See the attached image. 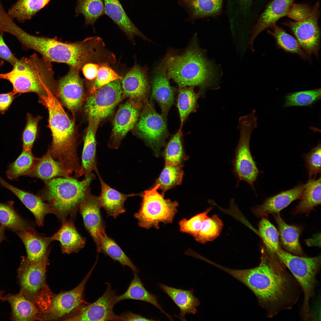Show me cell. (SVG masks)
Listing matches in <instances>:
<instances>
[{
    "mask_svg": "<svg viewBox=\"0 0 321 321\" xmlns=\"http://www.w3.org/2000/svg\"><path fill=\"white\" fill-rule=\"evenodd\" d=\"M286 268L274 253L263 248L258 266L242 270L224 267L223 270L248 287L265 310L266 316L271 318L282 310L292 308L302 289Z\"/></svg>",
    "mask_w": 321,
    "mask_h": 321,
    "instance_id": "1",
    "label": "cell"
},
{
    "mask_svg": "<svg viewBox=\"0 0 321 321\" xmlns=\"http://www.w3.org/2000/svg\"><path fill=\"white\" fill-rule=\"evenodd\" d=\"M13 36L24 50H34L52 62L65 63L70 68L80 71L85 64L98 59L101 49L104 45L101 39L97 36L80 41L64 42L57 38L32 35L20 27L15 30Z\"/></svg>",
    "mask_w": 321,
    "mask_h": 321,
    "instance_id": "2",
    "label": "cell"
},
{
    "mask_svg": "<svg viewBox=\"0 0 321 321\" xmlns=\"http://www.w3.org/2000/svg\"><path fill=\"white\" fill-rule=\"evenodd\" d=\"M161 64L169 79H172L179 87L197 86L202 92L219 88L215 67L195 40L180 54L168 52Z\"/></svg>",
    "mask_w": 321,
    "mask_h": 321,
    "instance_id": "3",
    "label": "cell"
},
{
    "mask_svg": "<svg viewBox=\"0 0 321 321\" xmlns=\"http://www.w3.org/2000/svg\"><path fill=\"white\" fill-rule=\"evenodd\" d=\"M52 92L40 96L48 112L49 126L52 133L51 145L48 152L60 162L70 175L78 173L81 164L77 152L73 121L68 116Z\"/></svg>",
    "mask_w": 321,
    "mask_h": 321,
    "instance_id": "4",
    "label": "cell"
},
{
    "mask_svg": "<svg viewBox=\"0 0 321 321\" xmlns=\"http://www.w3.org/2000/svg\"><path fill=\"white\" fill-rule=\"evenodd\" d=\"M13 67L11 71L0 73V78L11 83L15 94L34 92L40 96L49 91L57 92L52 62L35 53L18 59Z\"/></svg>",
    "mask_w": 321,
    "mask_h": 321,
    "instance_id": "5",
    "label": "cell"
},
{
    "mask_svg": "<svg viewBox=\"0 0 321 321\" xmlns=\"http://www.w3.org/2000/svg\"><path fill=\"white\" fill-rule=\"evenodd\" d=\"M95 178L92 172L81 181L70 176L55 177L44 182L40 196L54 209L61 221L68 216L74 219L80 205L91 193L90 185Z\"/></svg>",
    "mask_w": 321,
    "mask_h": 321,
    "instance_id": "6",
    "label": "cell"
},
{
    "mask_svg": "<svg viewBox=\"0 0 321 321\" xmlns=\"http://www.w3.org/2000/svg\"><path fill=\"white\" fill-rule=\"evenodd\" d=\"M49 255L40 261H30L21 257L17 270V278L20 292L28 300L34 303L40 312L43 314L49 309L54 294L51 291L45 280L46 268Z\"/></svg>",
    "mask_w": 321,
    "mask_h": 321,
    "instance_id": "7",
    "label": "cell"
},
{
    "mask_svg": "<svg viewBox=\"0 0 321 321\" xmlns=\"http://www.w3.org/2000/svg\"><path fill=\"white\" fill-rule=\"evenodd\" d=\"M256 111L240 117L238 128L240 138L236 147L234 158L232 161L233 172L237 179L238 184L246 182L255 190L254 182L259 172L251 153L250 141L253 130L257 126Z\"/></svg>",
    "mask_w": 321,
    "mask_h": 321,
    "instance_id": "8",
    "label": "cell"
},
{
    "mask_svg": "<svg viewBox=\"0 0 321 321\" xmlns=\"http://www.w3.org/2000/svg\"><path fill=\"white\" fill-rule=\"evenodd\" d=\"M280 261L290 270L304 293L302 311L310 313V300L314 295L317 284L316 276L321 267L320 256L313 257L292 254L281 248L274 252Z\"/></svg>",
    "mask_w": 321,
    "mask_h": 321,
    "instance_id": "9",
    "label": "cell"
},
{
    "mask_svg": "<svg viewBox=\"0 0 321 321\" xmlns=\"http://www.w3.org/2000/svg\"><path fill=\"white\" fill-rule=\"evenodd\" d=\"M159 184L144 191L140 208L134 214L139 226L147 229L159 228L160 223H171L177 212L178 203L164 198L157 191Z\"/></svg>",
    "mask_w": 321,
    "mask_h": 321,
    "instance_id": "10",
    "label": "cell"
},
{
    "mask_svg": "<svg viewBox=\"0 0 321 321\" xmlns=\"http://www.w3.org/2000/svg\"><path fill=\"white\" fill-rule=\"evenodd\" d=\"M122 80L113 81L91 94L85 106L89 121L99 124L113 112L121 99Z\"/></svg>",
    "mask_w": 321,
    "mask_h": 321,
    "instance_id": "11",
    "label": "cell"
},
{
    "mask_svg": "<svg viewBox=\"0 0 321 321\" xmlns=\"http://www.w3.org/2000/svg\"><path fill=\"white\" fill-rule=\"evenodd\" d=\"M319 1L313 6L309 17L300 21H288L283 25L289 28L300 45L309 56L318 55L320 46V31L318 21L320 15Z\"/></svg>",
    "mask_w": 321,
    "mask_h": 321,
    "instance_id": "12",
    "label": "cell"
},
{
    "mask_svg": "<svg viewBox=\"0 0 321 321\" xmlns=\"http://www.w3.org/2000/svg\"><path fill=\"white\" fill-rule=\"evenodd\" d=\"M96 263L77 287L70 290L54 295L49 309L39 316L38 320H59L78 307L83 301L85 285L91 276Z\"/></svg>",
    "mask_w": 321,
    "mask_h": 321,
    "instance_id": "13",
    "label": "cell"
},
{
    "mask_svg": "<svg viewBox=\"0 0 321 321\" xmlns=\"http://www.w3.org/2000/svg\"><path fill=\"white\" fill-rule=\"evenodd\" d=\"M106 284V289L101 297L93 303L80 307L76 314L64 320L119 321V316L113 311L117 303L115 291L112 290L110 283Z\"/></svg>",
    "mask_w": 321,
    "mask_h": 321,
    "instance_id": "14",
    "label": "cell"
},
{
    "mask_svg": "<svg viewBox=\"0 0 321 321\" xmlns=\"http://www.w3.org/2000/svg\"><path fill=\"white\" fill-rule=\"evenodd\" d=\"M165 118L148 104L142 111L137 125L140 136L157 152L168 136Z\"/></svg>",
    "mask_w": 321,
    "mask_h": 321,
    "instance_id": "15",
    "label": "cell"
},
{
    "mask_svg": "<svg viewBox=\"0 0 321 321\" xmlns=\"http://www.w3.org/2000/svg\"><path fill=\"white\" fill-rule=\"evenodd\" d=\"M80 71L70 68L67 74L58 81L57 92L61 101L72 112L80 108L84 99L83 81L80 76Z\"/></svg>",
    "mask_w": 321,
    "mask_h": 321,
    "instance_id": "16",
    "label": "cell"
},
{
    "mask_svg": "<svg viewBox=\"0 0 321 321\" xmlns=\"http://www.w3.org/2000/svg\"><path fill=\"white\" fill-rule=\"evenodd\" d=\"M101 207L99 197L91 193L81 204L78 210L85 226L93 239L99 252L100 249V237L105 232L100 212Z\"/></svg>",
    "mask_w": 321,
    "mask_h": 321,
    "instance_id": "17",
    "label": "cell"
},
{
    "mask_svg": "<svg viewBox=\"0 0 321 321\" xmlns=\"http://www.w3.org/2000/svg\"><path fill=\"white\" fill-rule=\"evenodd\" d=\"M122 94L140 103L147 97L150 86L145 69L136 64L122 80Z\"/></svg>",
    "mask_w": 321,
    "mask_h": 321,
    "instance_id": "18",
    "label": "cell"
},
{
    "mask_svg": "<svg viewBox=\"0 0 321 321\" xmlns=\"http://www.w3.org/2000/svg\"><path fill=\"white\" fill-rule=\"evenodd\" d=\"M139 116L138 106L128 102L121 106L114 118L113 135L109 143L111 148L117 149L122 138L134 126Z\"/></svg>",
    "mask_w": 321,
    "mask_h": 321,
    "instance_id": "19",
    "label": "cell"
},
{
    "mask_svg": "<svg viewBox=\"0 0 321 321\" xmlns=\"http://www.w3.org/2000/svg\"><path fill=\"white\" fill-rule=\"evenodd\" d=\"M0 185L15 195L33 214L36 224L43 226L45 216L48 214L55 215L54 209L40 196L24 191L9 184L0 177Z\"/></svg>",
    "mask_w": 321,
    "mask_h": 321,
    "instance_id": "20",
    "label": "cell"
},
{
    "mask_svg": "<svg viewBox=\"0 0 321 321\" xmlns=\"http://www.w3.org/2000/svg\"><path fill=\"white\" fill-rule=\"evenodd\" d=\"M294 0H273L267 6L253 28L249 44L252 47L257 35L263 31L270 28L280 18L286 16Z\"/></svg>",
    "mask_w": 321,
    "mask_h": 321,
    "instance_id": "21",
    "label": "cell"
},
{
    "mask_svg": "<svg viewBox=\"0 0 321 321\" xmlns=\"http://www.w3.org/2000/svg\"><path fill=\"white\" fill-rule=\"evenodd\" d=\"M304 185H298L290 190L282 191L267 199L261 205L253 209L257 217H267L269 213H278L292 202L300 199Z\"/></svg>",
    "mask_w": 321,
    "mask_h": 321,
    "instance_id": "22",
    "label": "cell"
},
{
    "mask_svg": "<svg viewBox=\"0 0 321 321\" xmlns=\"http://www.w3.org/2000/svg\"><path fill=\"white\" fill-rule=\"evenodd\" d=\"M17 233L25 246L27 257L30 261L38 262L49 255V246L52 241L50 237L37 232L34 226Z\"/></svg>",
    "mask_w": 321,
    "mask_h": 321,
    "instance_id": "23",
    "label": "cell"
},
{
    "mask_svg": "<svg viewBox=\"0 0 321 321\" xmlns=\"http://www.w3.org/2000/svg\"><path fill=\"white\" fill-rule=\"evenodd\" d=\"M73 219H62L60 228L49 237L52 241L57 240L60 242L62 251L64 254L77 253L84 247L86 244V238L78 231Z\"/></svg>",
    "mask_w": 321,
    "mask_h": 321,
    "instance_id": "24",
    "label": "cell"
},
{
    "mask_svg": "<svg viewBox=\"0 0 321 321\" xmlns=\"http://www.w3.org/2000/svg\"><path fill=\"white\" fill-rule=\"evenodd\" d=\"M155 71L152 80V96L159 105L162 115L166 117L174 102V91L161 64Z\"/></svg>",
    "mask_w": 321,
    "mask_h": 321,
    "instance_id": "25",
    "label": "cell"
},
{
    "mask_svg": "<svg viewBox=\"0 0 321 321\" xmlns=\"http://www.w3.org/2000/svg\"><path fill=\"white\" fill-rule=\"evenodd\" d=\"M97 174L101 185V193L99 198L101 207L106 211L108 216L117 218L119 214L125 212L124 204L128 198L141 195L121 193L106 184L99 172Z\"/></svg>",
    "mask_w": 321,
    "mask_h": 321,
    "instance_id": "26",
    "label": "cell"
},
{
    "mask_svg": "<svg viewBox=\"0 0 321 321\" xmlns=\"http://www.w3.org/2000/svg\"><path fill=\"white\" fill-rule=\"evenodd\" d=\"M105 14L107 15L130 39L139 36L149 42L136 27L125 13L119 0H103Z\"/></svg>",
    "mask_w": 321,
    "mask_h": 321,
    "instance_id": "27",
    "label": "cell"
},
{
    "mask_svg": "<svg viewBox=\"0 0 321 321\" xmlns=\"http://www.w3.org/2000/svg\"><path fill=\"white\" fill-rule=\"evenodd\" d=\"M1 300L7 301L11 308L10 319L13 321L38 320L40 314L35 304L27 299L20 291L18 294L9 293L2 296Z\"/></svg>",
    "mask_w": 321,
    "mask_h": 321,
    "instance_id": "28",
    "label": "cell"
},
{
    "mask_svg": "<svg viewBox=\"0 0 321 321\" xmlns=\"http://www.w3.org/2000/svg\"><path fill=\"white\" fill-rule=\"evenodd\" d=\"M98 125L89 121V124L85 137L81 156V168L75 175L78 177L84 174L86 176L94 171L98 172L97 166L95 132Z\"/></svg>",
    "mask_w": 321,
    "mask_h": 321,
    "instance_id": "29",
    "label": "cell"
},
{
    "mask_svg": "<svg viewBox=\"0 0 321 321\" xmlns=\"http://www.w3.org/2000/svg\"><path fill=\"white\" fill-rule=\"evenodd\" d=\"M273 214L278 226L281 243L284 248L293 255L307 257L300 243L301 228L298 226L287 224L281 218L279 213Z\"/></svg>",
    "mask_w": 321,
    "mask_h": 321,
    "instance_id": "30",
    "label": "cell"
},
{
    "mask_svg": "<svg viewBox=\"0 0 321 321\" xmlns=\"http://www.w3.org/2000/svg\"><path fill=\"white\" fill-rule=\"evenodd\" d=\"M159 286L166 292L179 307L180 312L177 316L182 321H186V314H195L196 307L200 304L199 300L195 297L193 289L188 290L177 289L163 284H159Z\"/></svg>",
    "mask_w": 321,
    "mask_h": 321,
    "instance_id": "31",
    "label": "cell"
},
{
    "mask_svg": "<svg viewBox=\"0 0 321 321\" xmlns=\"http://www.w3.org/2000/svg\"><path fill=\"white\" fill-rule=\"evenodd\" d=\"M61 164L47 152L37 159L26 176L40 179L44 182L57 177L69 176Z\"/></svg>",
    "mask_w": 321,
    "mask_h": 321,
    "instance_id": "32",
    "label": "cell"
},
{
    "mask_svg": "<svg viewBox=\"0 0 321 321\" xmlns=\"http://www.w3.org/2000/svg\"><path fill=\"white\" fill-rule=\"evenodd\" d=\"M133 272V278L126 291L122 294L117 295V303L120 301L128 299L139 300L149 303L158 308L170 320H173L172 317L163 311L158 303V297L147 291L144 287L137 273Z\"/></svg>",
    "mask_w": 321,
    "mask_h": 321,
    "instance_id": "33",
    "label": "cell"
},
{
    "mask_svg": "<svg viewBox=\"0 0 321 321\" xmlns=\"http://www.w3.org/2000/svg\"><path fill=\"white\" fill-rule=\"evenodd\" d=\"M321 177L315 180L309 178L304 184L300 200L298 205L293 209V214L305 213L306 215L321 204Z\"/></svg>",
    "mask_w": 321,
    "mask_h": 321,
    "instance_id": "34",
    "label": "cell"
},
{
    "mask_svg": "<svg viewBox=\"0 0 321 321\" xmlns=\"http://www.w3.org/2000/svg\"><path fill=\"white\" fill-rule=\"evenodd\" d=\"M223 0H182L180 2L188 12L193 19L219 13Z\"/></svg>",
    "mask_w": 321,
    "mask_h": 321,
    "instance_id": "35",
    "label": "cell"
},
{
    "mask_svg": "<svg viewBox=\"0 0 321 321\" xmlns=\"http://www.w3.org/2000/svg\"><path fill=\"white\" fill-rule=\"evenodd\" d=\"M50 0H18L9 10L8 15L13 20L22 23L32 18Z\"/></svg>",
    "mask_w": 321,
    "mask_h": 321,
    "instance_id": "36",
    "label": "cell"
},
{
    "mask_svg": "<svg viewBox=\"0 0 321 321\" xmlns=\"http://www.w3.org/2000/svg\"><path fill=\"white\" fill-rule=\"evenodd\" d=\"M12 204V202H0L1 224L16 233L34 226L19 215Z\"/></svg>",
    "mask_w": 321,
    "mask_h": 321,
    "instance_id": "37",
    "label": "cell"
},
{
    "mask_svg": "<svg viewBox=\"0 0 321 321\" xmlns=\"http://www.w3.org/2000/svg\"><path fill=\"white\" fill-rule=\"evenodd\" d=\"M270 29L268 30V33L274 37L279 47L287 52L296 54L303 59H307V55L296 39L276 24Z\"/></svg>",
    "mask_w": 321,
    "mask_h": 321,
    "instance_id": "38",
    "label": "cell"
},
{
    "mask_svg": "<svg viewBox=\"0 0 321 321\" xmlns=\"http://www.w3.org/2000/svg\"><path fill=\"white\" fill-rule=\"evenodd\" d=\"M100 249L102 252L114 261L119 262L123 266H127L133 272L138 273L139 270L125 254L120 247L112 239L109 237L106 232L100 237Z\"/></svg>",
    "mask_w": 321,
    "mask_h": 321,
    "instance_id": "39",
    "label": "cell"
},
{
    "mask_svg": "<svg viewBox=\"0 0 321 321\" xmlns=\"http://www.w3.org/2000/svg\"><path fill=\"white\" fill-rule=\"evenodd\" d=\"M37 158L34 156L32 150H23L18 158L7 167L6 174L10 180H16L19 177L26 175L33 167Z\"/></svg>",
    "mask_w": 321,
    "mask_h": 321,
    "instance_id": "40",
    "label": "cell"
},
{
    "mask_svg": "<svg viewBox=\"0 0 321 321\" xmlns=\"http://www.w3.org/2000/svg\"><path fill=\"white\" fill-rule=\"evenodd\" d=\"M75 12L77 16L83 15L86 25L93 26L97 20L105 14L103 0H77Z\"/></svg>",
    "mask_w": 321,
    "mask_h": 321,
    "instance_id": "41",
    "label": "cell"
},
{
    "mask_svg": "<svg viewBox=\"0 0 321 321\" xmlns=\"http://www.w3.org/2000/svg\"><path fill=\"white\" fill-rule=\"evenodd\" d=\"M199 95V94L194 91L193 86L180 87L177 106L180 116L181 127L188 116L197 107Z\"/></svg>",
    "mask_w": 321,
    "mask_h": 321,
    "instance_id": "42",
    "label": "cell"
},
{
    "mask_svg": "<svg viewBox=\"0 0 321 321\" xmlns=\"http://www.w3.org/2000/svg\"><path fill=\"white\" fill-rule=\"evenodd\" d=\"M223 226V223L216 215L208 217L202 223L199 231L194 237L199 243L204 244L213 240L220 234Z\"/></svg>",
    "mask_w": 321,
    "mask_h": 321,
    "instance_id": "43",
    "label": "cell"
},
{
    "mask_svg": "<svg viewBox=\"0 0 321 321\" xmlns=\"http://www.w3.org/2000/svg\"><path fill=\"white\" fill-rule=\"evenodd\" d=\"M183 174L180 164H165L156 183L159 184V188L165 192L174 186L180 184Z\"/></svg>",
    "mask_w": 321,
    "mask_h": 321,
    "instance_id": "44",
    "label": "cell"
},
{
    "mask_svg": "<svg viewBox=\"0 0 321 321\" xmlns=\"http://www.w3.org/2000/svg\"><path fill=\"white\" fill-rule=\"evenodd\" d=\"M321 97L320 88L292 92L286 96L284 106H310L320 100Z\"/></svg>",
    "mask_w": 321,
    "mask_h": 321,
    "instance_id": "45",
    "label": "cell"
},
{
    "mask_svg": "<svg viewBox=\"0 0 321 321\" xmlns=\"http://www.w3.org/2000/svg\"><path fill=\"white\" fill-rule=\"evenodd\" d=\"M259 233L266 248L274 252L281 248L279 235L276 229L266 217H262L259 224Z\"/></svg>",
    "mask_w": 321,
    "mask_h": 321,
    "instance_id": "46",
    "label": "cell"
},
{
    "mask_svg": "<svg viewBox=\"0 0 321 321\" xmlns=\"http://www.w3.org/2000/svg\"><path fill=\"white\" fill-rule=\"evenodd\" d=\"M181 129L172 137L167 144L164 151L165 164H180L184 158Z\"/></svg>",
    "mask_w": 321,
    "mask_h": 321,
    "instance_id": "47",
    "label": "cell"
},
{
    "mask_svg": "<svg viewBox=\"0 0 321 321\" xmlns=\"http://www.w3.org/2000/svg\"><path fill=\"white\" fill-rule=\"evenodd\" d=\"M122 78L108 65L107 63H103L99 67L96 78L90 81H91L89 88L91 94L113 81Z\"/></svg>",
    "mask_w": 321,
    "mask_h": 321,
    "instance_id": "48",
    "label": "cell"
},
{
    "mask_svg": "<svg viewBox=\"0 0 321 321\" xmlns=\"http://www.w3.org/2000/svg\"><path fill=\"white\" fill-rule=\"evenodd\" d=\"M26 123L22 134L23 150H32L37 136L38 123L40 118L34 117L28 113L26 115Z\"/></svg>",
    "mask_w": 321,
    "mask_h": 321,
    "instance_id": "49",
    "label": "cell"
},
{
    "mask_svg": "<svg viewBox=\"0 0 321 321\" xmlns=\"http://www.w3.org/2000/svg\"><path fill=\"white\" fill-rule=\"evenodd\" d=\"M212 208L210 207L189 219L183 218L179 222L180 231L194 237L199 232L203 222L207 217V215Z\"/></svg>",
    "mask_w": 321,
    "mask_h": 321,
    "instance_id": "50",
    "label": "cell"
},
{
    "mask_svg": "<svg viewBox=\"0 0 321 321\" xmlns=\"http://www.w3.org/2000/svg\"><path fill=\"white\" fill-rule=\"evenodd\" d=\"M306 167L309 178L318 173H321V144L313 148L304 156Z\"/></svg>",
    "mask_w": 321,
    "mask_h": 321,
    "instance_id": "51",
    "label": "cell"
},
{
    "mask_svg": "<svg viewBox=\"0 0 321 321\" xmlns=\"http://www.w3.org/2000/svg\"><path fill=\"white\" fill-rule=\"evenodd\" d=\"M313 7L307 4H293L286 16L295 21H302L310 15L313 9Z\"/></svg>",
    "mask_w": 321,
    "mask_h": 321,
    "instance_id": "52",
    "label": "cell"
},
{
    "mask_svg": "<svg viewBox=\"0 0 321 321\" xmlns=\"http://www.w3.org/2000/svg\"><path fill=\"white\" fill-rule=\"evenodd\" d=\"M4 33L0 30V58L7 62L13 66L18 59L5 43L3 37Z\"/></svg>",
    "mask_w": 321,
    "mask_h": 321,
    "instance_id": "53",
    "label": "cell"
},
{
    "mask_svg": "<svg viewBox=\"0 0 321 321\" xmlns=\"http://www.w3.org/2000/svg\"><path fill=\"white\" fill-rule=\"evenodd\" d=\"M12 91L0 94V113L4 114L17 97Z\"/></svg>",
    "mask_w": 321,
    "mask_h": 321,
    "instance_id": "54",
    "label": "cell"
},
{
    "mask_svg": "<svg viewBox=\"0 0 321 321\" xmlns=\"http://www.w3.org/2000/svg\"><path fill=\"white\" fill-rule=\"evenodd\" d=\"M100 66L92 62L85 64L81 70L86 78L88 81L94 80L96 77Z\"/></svg>",
    "mask_w": 321,
    "mask_h": 321,
    "instance_id": "55",
    "label": "cell"
},
{
    "mask_svg": "<svg viewBox=\"0 0 321 321\" xmlns=\"http://www.w3.org/2000/svg\"><path fill=\"white\" fill-rule=\"evenodd\" d=\"M119 321H155L152 319L144 317L140 315L134 314L130 311L125 312L119 316Z\"/></svg>",
    "mask_w": 321,
    "mask_h": 321,
    "instance_id": "56",
    "label": "cell"
},
{
    "mask_svg": "<svg viewBox=\"0 0 321 321\" xmlns=\"http://www.w3.org/2000/svg\"><path fill=\"white\" fill-rule=\"evenodd\" d=\"M5 229V227L3 225L1 224L0 226V244L6 238L5 235L4 231Z\"/></svg>",
    "mask_w": 321,
    "mask_h": 321,
    "instance_id": "57",
    "label": "cell"
},
{
    "mask_svg": "<svg viewBox=\"0 0 321 321\" xmlns=\"http://www.w3.org/2000/svg\"><path fill=\"white\" fill-rule=\"evenodd\" d=\"M251 0H240L241 2L243 5H248Z\"/></svg>",
    "mask_w": 321,
    "mask_h": 321,
    "instance_id": "58",
    "label": "cell"
},
{
    "mask_svg": "<svg viewBox=\"0 0 321 321\" xmlns=\"http://www.w3.org/2000/svg\"><path fill=\"white\" fill-rule=\"evenodd\" d=\"M4 61L3 60L1 59L0 60V68L3 65Z\"/></svg>",
    "mask_w": 321,
    "mask_h": 321,
    "instance_id": "59",
    "label": "cell"
},
{
    "mask_svg": "<svg viewBox=\"0 0 321 321\" xmlns=\"http://www.w3.org/2000/svg\"><path fill=\"white\" fill-rule=\"evenodd\" d=\"M4 293V291L3 290L0 291V300H1V297L3 295Z\"/></svg>",
    "mask_w": 321,
    "mask_h": 321,
    "instance_id": "60",
    "label": "cell"
},
{
    "mask_svg": "<svg viewBox=\"0 0 321 321\" xmlns=\"http://www.w3.org/2000/svg\"><path fill=\"white\" fill-rule=\"evenodd\" d=\"M188 0V1H192V0Z\"/></svg>",
    "mask_w": 321,
    "mask_h": 321,
    "instance_id": "61",
    "label": "cell"
}]
</instances>
